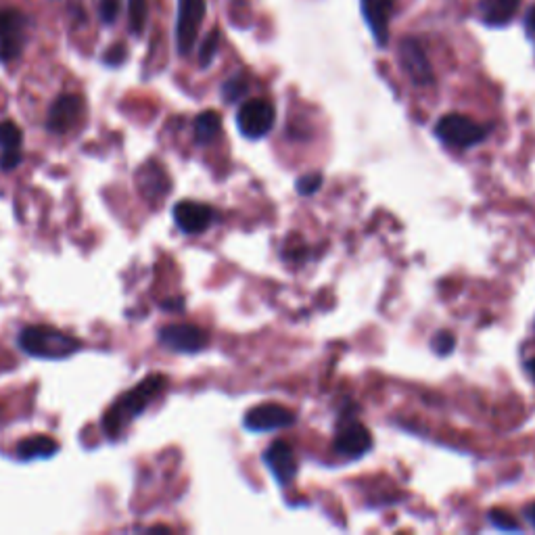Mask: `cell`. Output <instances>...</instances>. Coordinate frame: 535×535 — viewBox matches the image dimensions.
Listing matches in <instances>:
<instances>
[{"instance_id":"obj_11","label":"cell","mask_w":535,"mask_h":535,"mask_svg":"<svg viewBox=\"0 0 535 535\" xmlns=\"http://www.w3.org/2000/svg\"><path fill=\"white\" fill-rule=\"evenodd\" d=\"M84 113V101L78 95H61L51 111H49V120H46V130L53 134H65L72 130Z\"/></svg>"},{"instance_id":"obj_27","label":"cell","mask_w":535,"mask_h":535,"mask_svg":"<svg viewBox=\"0 0 535 535\" xmlns=\"http://www.w3.org/2000/svg\"><path fill=\"white\" fill-rule=\"evenodd\" d=\"M120 5H122L120 0H101V3H99V15H101L103 23H107V26H109V23H113L115 19H118Z\"/></svg>"},{"instance_id":"obj_20","label":"cell","mask_w":535,"mask_h":535,"mask_svg":"<svg viewBox=\"0 0 535 535\" xmlns=\"http://www.w3.org/2000/svg\"><path fill=\"white\" fill-rule=\"evenodd\" d=\"M147 19H149V5L147 0H128V26L130 32L141 36L147 28Z\"/></svg>"},{"instance_id":"obj_13","label":"cell","mask_w":535,"mask_h":535,"mask_svg":"<svg viewBox=\"0 0 535 535\" xmlns=\"http://www.w3.org/2000/svg\"><path fill=\"white\" fill-rule=\"evenodd\" d=\"M372 448V435L362 423H345L335 435V450L347 458H360Z\"/></svg>"},{"instance_id":"obj_1","label":"cell","mask_w":535,"mask_h":535,"mask_svg":"<svg viewBox=\"0 0 535 535\" xmlns=\"http://www.w3.org/2000/svg\"><path fill=\"white\" fill-rule=\"evenodd\" d=\"M168 379L164 375H151L145 381L138 383L134 389L126 391L122 398L115 400V404L107 410L103 418V429L109 437H120L126 425L143 414L147 406L157 398V395L166 389Z\"/></svg>"},{"instance_id":"obj_6","label":"cell","mask_w":535,"mask_h":535,"mask_svg":"<svg viewBox=\"0 0 535 535\" xmlns=\"http://www.w3.org/2000/svg\"><path fill=\"white\" fill-rule=\"evenodd\" d=\"M203 19H205V0H178L176 44L180 55L186 57L193 51Z\"/></svg>"},{"instance_id":"obj_14","label":"cell","mask_w":535,"mask_h":535,"mask_svg":"<svg viewBox=\"0 0 535 535\" xmlns=\"http://www.w3.org/2000/svg\"><path fill=\"white\" fill-rule=\"evenodd\" d=\"M393 11V0H362V13L372 32V38L385 49L389 42V17Z\"/></svg>"},{"instance_id":"obj_8","label":"cell","mask_w":535,"mask_h":535,"mask_svg":"<svg viewBox=\"0 0 535 535\" xmlns=\"http://www.w3.org/2000/svg\"><path fill=\"white\" fill-rule=\"evenodd\" d=\"M295 425V414L281 404H262L245 414V429L253 433H268Z\"/></svg>"},{"instance_id":"obj_23","label":"cell","mask_w":535,"mask_h":535,"mask_svg":"<svg viewBox=\"0 0 535 535\" xmlns=\"http://www.w3.org/2000/svg\"><path fill=\"white\" fill-rule=\"evenodd\" d=\"M218 46H220V32L212 30L207 34V38L201 44V51H199V65L201 67H209L218 53Z\"/></svg>"},{"instance_id":"obj_12","label":"cell","mask_w":535,"mask_h":535,"mask_svg":"<svg viewBox=\"0 0 535 535\" xmlns=\"http://www.w3.org/2000/svg\"><path fill=\"white\" fill-rule=\"evenodd\" d=\"M174 220L176 226L184 232V235H201L214 222L212 207L195 201H180L174 207Z\"/></svg>"},{"instance_id":"obj_10","label":"cell","mask_w":535,"mask_h":535,"mask_svg":"<svg viewBox=\"0 0 535 535\" xmlns=\"http://www.w3.org/2000/svg\"><path fill=\"white\" fill-rule=\"evenodd\" d=\"M264 462L270 469L272 477L278 481V485L287 487L295 475H297V460L293 448L283 439H276L266 448L264 452Z\"/></svg>"},{"instance_id":"obj_5","label":"cell","mask_w":535,"mask_h":535,"mask_svg":"<svg viewBox=\"0 0 535 535\" xmlns=\"http://www.w3.org/2000/svg\"><path fill=\"white\" fill-rule=\"evenodd\" d=\"M274 120L276 111L272 103L266 99L245 101L237 111V128L245 138H249V141L264 138L274 128Z\"/></svg>"},{"instance_id":"obj_24","label":"cell","mask_w":535,"mask_h":535,"mask_svg":"<svg viewBox=\"0 0 535 535\" xmlns=\"http://www.w3.org/2000/svg\"><path fill=\"white\" fill-rule=\"evenodd\" d=\"M456 347V337L448 331H439L433 339H431V350L437 356H450Z\"/></svg>"},{"instance_id":"obj_16","label":"cell","mask_w":535,"mask_h":535,"mask_svg":"<svg viewBox=\"0 0 535 535\" xmlns=\"http://www.w3.org/2000/svg\"><path fill=\"white\" fill-rule=\"evenodd\" d=\"M21 145H23V134L19 126H15L13 122L0 124V149H3L0 166H3V170L11 172L21 164Z\"/></svg>"},{"instance_id":"obj_28","label":"cell","mask_w":535,"mask_h":535,"mask_svg":"<svg viewBox=\"0 0 535 535\" xmlns=\"http://www.w3.org/2000/svg\"><path fill=\"white\" fill-rule=\"evenodd\" d=\"M525 26H527L529 32H535V7L527 13V17H525Z\"/></svg>"},{"instance_id":"obj_18","label":"cell","mask_w":535,"mask_h":535,"mask_svg":"<svg viewBox=\"0 0 535 535\" xmlns=\"http://www.w3.org/2000/svg\"><path fill=\"white\" fill-rule=\"evenodd\" d=\"M59 452V444L53 437H46V435H36V437H28V439H21L15 454L21 460H36V458H51Z\"/></svg>"},{"instance_id":"obj_19","label":"cell","mask_w":535,"mask_h":535,"mask_svg":"<svg viewBox=\"0 0 535 535\" xmlns=\"http://www.w3.org/2000/svg\"><path fill=\"white\" fill-rule=\"evenodd\" d=\"M222 128V118L218 111H203L195 120V141L199 145H209Z\"/></svg>"},{"instance_id":"obj_22","label":"cell","mask_w":535,"mask_h":535,"mask_svg":"<svg viewBox=\"0 0 535 535\" xmlns=\"http://www.w3.org/2000/svg\"><path fill=\"white\" fill-rule=\"evenodd\" d=\"M247 88H249L247 78L243 74H237V76H232L230 80L224 82V86H222V97H224L226 103H237L239 99H243Z\"/></svg>"},{"instance_id":"obj_25","label":"cell","mask_w":535,"mask_h":535,"mask_svg":"<svg viewBox=\"0 0 535 535\" xmlns=\"http://www.w3.org/2000/svg\"><path fill=\"white\" fill-rule=\"evenodd\" d=\"M322 186V174H308V176H301L297 180V193L304 195V197H310L314 195L316 191H320Z\"/></svg>"},{"instance_id":"obj_3","label":"cell","mask_w":535,"mask_h":535,"mask_svg":"<svg viewBox=\"0 0 535 535\" xmlns=\"http://www.w3.org/2000/svg\"><path fill=\"white\" fill-rule=\"evenodd\" d=\"M435 136L441 143L452 149H469L485 141L487 128L471 120L469 115L450 113L437 122Z\"/></svg>"},{"instance_id":"obj_29","label":"cell","mask_w":535,"mask_h":535,"mask_svg":"<svg viewBox=\"0 0 535 535\" xmlns=\"http://www.w3.org/2000/svg\"><path fill=\"white\" fill-rule=\"evenodd\" d=\"M525 517L535 527V502H531L529 506H525Z\"/></svg>"},{"instance_id":"obj_21","label":"cell","mask_w":535,"mask_h":535,"mask_svg":"<svg viewBox=\"0 0 535 535\" xmlns=\"http://www.w3.org/2000/svg\"><path fill=\"white\" fill-rule=\"evenodd\" d=\"M487 519H490V523L500 529V531H506V533H521L523 527L517 523V519L508 513V510H502V508H494L487 513Z\"/></svg>"},{"instance_id":"obj_2","label":"cell","mask_w":535,"mask_h":535,"mask_svg":"<svg viewBox=\"0 0 535 535\" xmlns=\"http://www.w3.org/2000/svg\"><path fill=\"white\" fill-rule=\"evenodd\" d=\"M19 347L34 358L63 360L80 350V341L55 327L36 324V327H26L19 333Z\"/></svg>"},{"instance_id":"obj_4","label":"cell","mask_w":535,"mask_h":535,"mask_svg":"<svg viewBox=\"0 0 535 535\" xmlns=\"http://www.w3.org/2000/svg\"><path fill=\"white\" fill-rule=\"evenodd\" d=\"M28 17L19 9H0V61L11 63L17 59L26 44Z\"/></svg>"},{"instance_id":"obj_30","label":"cell","mask_w":535,"mask_h":535,"mask_svg":"<svg viewBox=\"0 0 535 535\" xmlns=\"http://www.w3.org/2000/svg\"><path fill=\"white\" fill-rule=\"evenodd\" d=\"M527 372H529V375H531V379L535 381V358L527 362Z\"/></svg>"},{"instance_id":"obj_9","label":"cell","mask_w":535,"mask_h":535,"mask_svg":"<svg viewBox=\"0 0 535 535\" xmlns=\"http://www.w3.org/2000/svg\"><path fill=\"white\" fill-rule=\"evenodd\" d=\"M159 341L172 352L180 354H197L207 347V335L195 324H168L159 331Z\"/></svg>"},{"instance_id":"obj_15","label":"cell","mask_w":535,"mask_h":535,"mask_svg":"<svg viewBox=\"0 0 535 535\" xmlns=\"http://www.w3.org/2000/svg\"><path fill=\"white\" fill-rule=\"evenodd\" d=\"M521 0H479V17L490 28H502L515 19Z\"/></svg>"},{"instance_id":"obj_17","label":"cell","mask_w":535,"mask_h":535,"mask_svg":"<svg viewBox=\"0 0 535 535\" xmlns=\"http://www.w3.org/2000/svg\"><path fill=\"white\" fill-rule=\"evenodd\" d=\"M136 180H138V189H141V193L149 201H155L170 191L168 176L164 170H161L159 164H155V161L153 164H147L141 172H138Z\"/></svg>"},{"instance_id":"obj_7","label":"cell","mask_w":535,"mask_h":535,"mask_svg":"<svg viewBox=\"0 0 535 535\" xmlns=\"http://www.w3.org/2000/svg\"><path fill=\"white\" fill-rule=\"evenodd\" d=\"M400 63L404 74L416 84V86H431L435 76L433 67L427 59V53L421 46V42L414 38H404L400 42Z\"/></svg>"},{"instance_id":"obj_26","label":"cell","mask_w":535,"mask_h":535,"mask_svg":"<svg viewBox=\"0 0 535 535\" xmlns=\"http://www.w3.org/2000/svg\"><path fill=\"white\" fill-rule=\"evenodd\" d=\"M126 57H128V49H126V46L122 42H118V44L109 46L107 53L103 55V61L107 65H111V67H118V65H122L126 61Z\"/></svg>"}]
</instances>
